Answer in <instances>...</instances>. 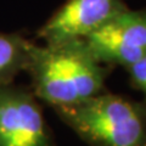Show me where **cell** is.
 I'll return each mask as SVG.
<instances>
[{"mask_svg":"<svg viewBox=\"0 0 146 146\" xmlns=\"http://www.w3.org/2000/svg\"><path fill=\"white\" fill-rule=\"evenodd\" d=\"M26 72L32 91L52 108L71 106L102 93L104 68L84 39L33 43Z\"/></svg>","mask_w":146,"mask_h":146,"instance_id":"cell-1","label":"cell"},{"mask_svg":"<svg viewBox=\"0 0 146 146\" xmlns=\"http://www.w3.org/2000/svg\"><path fill=\"white\" fill-rule=\"evenodd\" d=\"M63 123L91 146H146V117L138 105L100 93L54 108Z\"/></svg>","mask_w":146,"mask_h":146,"instance_id":"cell-2","label":"cell"},{"mask_svg":"<svg viewBox=\"0 0 146 146\" xmlns=\"http://www.w3.org/2000/svg\"><path fill=\"white\" fill-rule=\"evenodd\" d=\"M0 146H55L38 99L25 86L0 85Z\"/></svg>","mask_w":146,"mask_h":146,"instance_id":"cell-3","label":"cell"},{"mask_svg":"<svg viewBox=\"0 0 146 146\" xmlns=\"http://www.w3.org/2000/svg\"><path fill=\"white\" fill-rule=\"evenodd\" d=\"M84 40L101 63L133 66L146 56V11L127 7Z\"/></svg>","mask_w":146,"mask_h":146,"instance_id":"cell-4","label":"cell"},{"mask_svg":"<svg viewBox=\"0 0 146 146\" xmlns=\"http://www.w3.org/2000/svg\"><path fill=\"white\" fill-rule=\"evenodd\" d=\"M124 9V0H66L36 34L44 43L85 39Z\"/></svg>","mask_w":146,"mask_h":146,"instance_id":"cell-5","label":"cell"},{"mask_svg":"<svg viewBox=\"0 0 146 146\" xmlns=\"http://www.w3.org/2000/svg\"><path fill=\"white\" fill-rule=\"evenodd\" d=\"M32 44L18 33H0V85L13 83L26 72Z\"/></svg>","mask_w":146,"mask_h":146,"instance_id":"cell-6","label":"cell"},{"mask_svg":"<svg viewBox=\"0 0 146 146\" xmlns=\"http://www.w3.org/2000/svg\"><path fill=\"white\" fill-rule=\"evenodd\" d=\"M129 74L133 79L134 84L146 94V56L140 61L134 63L133 66L127 68Z\"/></svg>","mask_w":146,"mask_h":146,"instance_id":"cell-7","label":"cell"}]
</instances>
